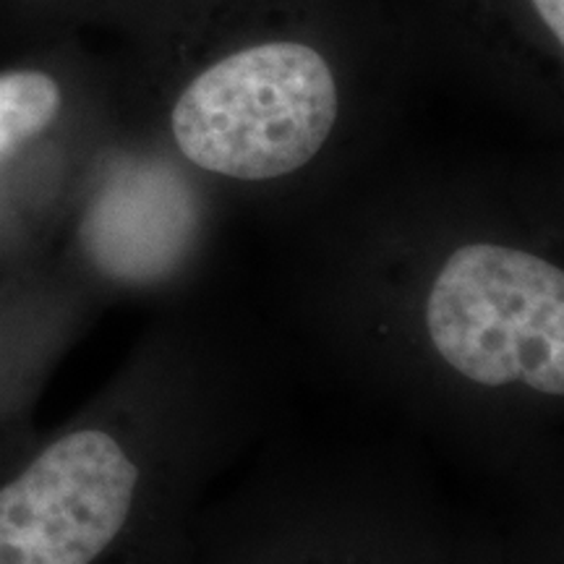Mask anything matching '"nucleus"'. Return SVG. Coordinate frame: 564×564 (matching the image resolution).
Instances as JSON below:
<instances>
[{
	"label": "nucleus",
	"instance_id": "f257e3e1",
	"mask_svg": "<svg viewBox=\"0 0 564 564\" xmlns=\"http://www.w3.org/2000/svg\"><path fill=\"white\" fill-rule=\"evenodd\" d=\"M340 112L333 68L303 42H264L225 55L183 89L171 126L183 158L238 181L301 171Z\"/></svg>",
	"mask_w": 564,
	"mask_h": 564
},
{
	"label": "nucleus",
	"instance_id": "f03ea898",
	"mask_svg": "<svg viewBox=\"0 0 564 564\" xmlns=\"http://www.w3.org/2000/svg\"><path fill=\"white\" fill-rule=\"evenodd\" d=\"M434 350L484 387L564 394V272L531 251L468 243L444 259L426 299Z\"/></svg>",
	"mask_w": 564,
	"mask_h": 564
},
{
	"label": "nucleus",
	"instance_id": "7ed1b4c3",
	"mask_svg": "<svg viewBox=\"0 0 564 564\" xmlns=\"http://www.w3.org/2000/svg\"><path fill=\"white\" fill-rule=\"evenodd\" d=\"M139 478L108 429L55 436L0 481V564H95L129 523Z\"/></svg>",
	"mask_w": 564,
	"mask_h": 564
},
{
	"label": "nucleus",
	"instance_id": "20e7f679",
	"mask_svg": "<svg viewBox=\"0 0 564 564\" xmlns=\"http://www.w3.org/2000/svg\"><path fill=\"white\" fill-rule=\"evenodd\" d=\"M70 100L51 68L0 70V249L17 238L19 181L58 144Z\"/></svg>",
	"mask_w": 564,
	"mask_h": 564
},
{
	"label": "nucleus",
	"instance_id": "39448f33",
	"mask_svg": "<svg viewBox=\"0 0 564 564\" xmlns=\"http://www.w3.org/2000/svg\"><path fill=\"white\" fill-rule=\"evenodd\" d=\"M17 312L11 306H6V312L0 308V390H3V371L13 369V350H17V333H13V324H17Z\"/></svg>",
	"mask_w": 564,
	"mask_h": 564
},
{
	"label": "nucleus",
	"instance_id": "423d86ee",
	"mask_svg": "<svg viewBox=\"0 0 564 564\" xmlns=\"http://www.w3.org/2000/svg\"><path fill=\"white\" fill-rule=\"evenodd\" d=\"M533 6L556 42H564V0H533Z\"/></svg>",
	"mask_w": 564,
	"mask_h": 564
}]
</instances>
